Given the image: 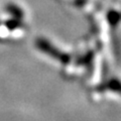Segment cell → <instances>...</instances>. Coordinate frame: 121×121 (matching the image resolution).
<instances>
[{"mask_svg": "<svg viewBox=\"0 0 121 121\" xmlns=\"http://www.w3.org/2000/svg\"><path fill=\"white\" fill-rule=\"evenodd\" d=\"M110 89L113 91H117L118 92L120 89V83L117 79H114V80L110 81Z\"/></svg>", "mask_w": 121, "mask_h": 121, "instance_id": "cell-5", "label": "cell"}, {"mask_svg": "<svg viewBox=\"0 0 121 121\" xmlns=\"http://www.w3.org/2000/svg\"><path fill=\"white\" fill-rule=\"evenodd\" d=\"M107 19H108V22L110 23V25L116 26L119 23L120 14H119V12H117V11H115V10H111L110 12L107 14Z\"/></svg>", "mask_w": 121, "mask_h": 121, "instance_id": "cell-4", "label": "cell"}, {"mask_svg": "<svg viewBox=\"0 0 121 121\" xmlns=\"http://www.w3.org/2000/svg\"><path fill=\"white\" fill-rule=\"evenodd\" d=\"M6 12L9 13L11 16L14 18H18V19H23L24 16V12L19 6H17L16 4H13V3H9L8 5H6Z\"/></svg>", "mask_w": 121, "mask_h": 121, "instance_id": "cell-2", "label": "cell"}, {"mask_svg": "<svg viewBox=\"0 0 121 121\" xmlns=\"http://www.w3.org/2000/svg\"><path fill=\"white\" fill-rule=\"evenodd\" d=\"M0 25H1V22H0Z\"/></svg>", "mask_w": 121, "mask_h": 121, "instance_id": "cell-6", "label": "cell"}, {"mask_svg": "<svg viewBox=\"0 0 121 121\" xmlns=\"http://www.w3.org/2000/svg\"><path fill=\"white\" fill-rule=\"evenodd\" d=\"M35 47L39 52H43L44 55L51 56L54 60H56L62 64H68L71 60L69 54L60 51L59 48L52 44L50 40L43 39V37H37L35 40Z\"/></svg>", "mask_w": 121, "mask_h": 121, "instance_id": "cell-1", "label": "cell"}, {"mask_svg": "<svg viewBox=\"0 0 121 121\" xmlns=\"http://www.w3.org/2000/svg\"><path fill=\"white\" fill-rule=\"evenodd\" d=\"M4 25L6 26V28L10 30V31H13V30H16L18 28L23 27V21L22 19H18V18H14L11 17L9 19H7L4 21Z\"/></svg>", "mask_w": 121, "mask_h": 121, "instance_id": "cell-3", "label": "cell"}]
</instances>
